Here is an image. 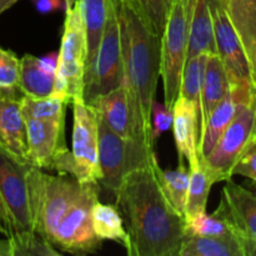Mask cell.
I'll return each instance as SVG.
<instances>
[{"mask_svg":"<svg viewBox=\"0 0 256 256\" xmlns=\"http://www.w3.org/2000/svg\"><path fill=\"white\" fill-rule=\"evenodd\" d=\"M186 235L232 238V239L238 240L229 220L219 209L215 210L212 214H206L205 212L192 219H186Z\"/></svg>","mask_w":256,"mask_h":256,"instance_id":"29","label":"cell"},{"mask_svg":"<svg viewBox=\"0 0 256 256\" xmlns=\"http://www.w3.org/2000/svg\"><path fill=\"white\" fill-rule=\"evenodd\" d=\"M120 29L122 84L135 138L154 145L152 108L160 76V34L134 0H112Z\"/></svg>","mask_w":256,"mask_h":256,"instance_id":"2","label":"cell"},{"mask_svg":"<svg viewBox=\"0 0 256 256\" xmlns=\"http://www.w3.org/2000/svg\"><path fill=\"white\" fill-rule=\"evenodd\" d=\"M20 59L12 52L0 46V88L2 89H19Z\"/></svg>","mask_w":256,"mask_h":256,"instance_id":"32","label":"cell"},{"mask_svg":"<svg viewBox=\"0 0 256 256\" xmlns=\"http://www.w3.org/2000/svg\"><path fill=\"white\" fill-rule=\"evenodd\" d=\"M54 76L40 68L38 58L25 54L20 59L19 88L22 95L32 98H49L54 89Z\"/></svg>","mask_w":256,"mask_h":256,"instance_id":"24","label":"cell"},{"mask_svg":"<svg viewBox=\"0 0 256 256\" xmlns=\"http://www.w3.org/2000/svg\"><path fill=\"white\" fill-rule=\"evenodd\" d=\"M234 175L248 178L256 185V145L250 148L244 155L239 159V162L235 164L234 169L232 172Z\"/></svg>","mask_w":256,"mask_h":256,"instance_id":"35","label":"cell"},{"mask_svg":"<svg viewBox=\"0 0 256 256\" xmlns=\"http://www.w3.org/2000/svg\"><path fill=\"white\" fill-rule=\"evenodd\" d=\"M99 200V184L82 182V192L56 228L54 245L59 252L74 255L96 252L102 240L92 226V206Z\"/></svg>","mask_w":256,"mask_h":256,"instance_id":"8","label":"cell"},{"mask_svg":"<svg viewBox=\"0 0 256 256\" xmlns=\"http://www.w3.org/2000/svg\"><path fill=\"white\" fill-rule=\"evenodd\" d=\"M28 159L39 169L72 175V152L65 142V120L25 119Z\"/></svg>","mask_w":256,"mask_h":256,"instance_id":"11","label":"cell"},{"mask_svg":"<svg viewBox=\"0 0 256 256\" xmlns=\"http://www.w3.org/2000/svg\"><path fill=\"white\" fill-rule=\"evenodd\" d=\"M210 8L216 55L226 72L230 86L245 90L254 89L244 49L228 14L226 0H212Z\"/></svg>","mask_w":256,"mask_h":256,"instance_id":"13","label":"cell"},{"mask_svg":"<svg viewBox=\"0 0 256 256\" xmlns=\"http://www.w3.org/2000/svg\"><path fill=\"white\" fill-rule=\"evenodd\" d=\"M209 54H202L192 56L186 59L182 69V84H180L179 96L185 98L189 102L194 104L199 112V125L200 116H202V80H204L205 66H206V60ZM200 142V140H199ZM200 148V145H199ZM200 150V149H199Z\"/></svg>","mask_w":256,"mask_h":256,"instance_id":"28","label":"cell"},{"mask_svg":"<svg viewBox=\"0 0 256 256\" xmlns=\"http://www.w3.org/2000/svg\"><path fill=\"white\" fill-rule=\"evenodd\" d=\"M226 10L245 56H250L256 52V0H226Z\"/></svg>","mask_w":256,"mask_h":256,"instance_id":"23","label":"cell"},{"mask_svg":"<svg viewBox=\"0 0 256 256\" xmlns=\"http://www.w3.org/2000/svg\"><path fill=\"white\" fill-rule=\"evenodd\" d=\"M154 170L156 172L162 189L172 206L185 214L188 200V190L190 184V169L185 165L184 160H180L179 166L175 170H162L159 162H154ZM185 216V215H184Z\"/></svg>","mask_w":256,"mask_h":256,"instance_id":"25","label":"cell"},{"mask_svg":"<svg viewBox=\"0 0 256 256\" xmlns=\"http://www.w3.org/2000/svg\"><path fill=\"white\" fill-rule=\"evenodd\" d=\"M92 226L96 236L102 240H112L125 248L128 255L132 256V240L125 230L124 220L119 209L98 200L92 206Z\"/></svg>","mask_w":256,"mask_h":256,"instance_id":"22","label":"cell"},{"mask_svg":"<svg viewBox=\"0 0 256 256\" xmlns=\"http://www.w3.org/2000/svg\"><path fill=\"white\" fill-rule=\"evenodd\" d=\"M72 105V178L80 182L99 184V116L84 99Z\"/></svg>","mask_w":256,"mask_h":256,"instance_id":"10","label":"cell"},{"mask_svg":"<svg viewBox=\"0 0 256 256\" xmlns=\"http://www.w3.org/2000/svg\"><path fill=\"white\" fill-rule=\"evenodd\" d=\"M8 239L12 245V256H60L52 242L35 232H15Z\"/></svg>","mask_w":256,"mask_h":256,"instance_id":"31","label":"cell"},{"mask_svg":"<svg viewBox=\"0 0 256 256\" xmlns=\"http://www.w3.org/2000/svg\"><path fill=\"white\" fill-rule=\"evenodd\" d=\"M256 94V89H236L230 86L226 96L214 108L212 114L209 115L202 132V142H200V160L204 159L212 150L218 140L225 132L228 125L232 122L238 110L242 105L252 102Z\"/></svg>","mask_w":256,"mask_h":256,"instance_id":"17","label":"cell"},{"mask_svg":"<svg viewBox=\"0 0 256 256\" xmlns=\"http://www.w3.org/2000/svg\"><path fill=\"white\" fill-rule=\"evenodd\" d=\"M69 102L59 98H32L22 95L20 108L24 119L65 120Z\"/></svg>","mask_w":256,"mask_h":256,"instance_id":"30","label":"cell"},{"mask_svg":"<svg viewBox=\"0 0 256 256\" xmlns=\"http://www.w3.org/2000/svg\"><path fill=\"white\" fill-rule=\"evenodd\" d=\"M162 2H164L165 6H166V8H168V10H169V8H170V5H172V0H162Z\"/></svg>","mask_w":256,"mask_h":256,"instance_id":"43","label":"cell"},{"mask_svg":"<svg viewBox=\"0 0 256 256\" xmlns=\"http://www.w3.org/2000/svg\"><path fill=\"white\" fill-rule=\"evenodd\" d=\"M106 2V20L98 49L94 70L89 82L84 85L85 102H89L92 98L105 94L122 84L120 29L114 5L112 0Z\"/></svg>","mask_w":256,"mask_h":256,"instance_id":"12","label":"cell"},{"mask_svg":"<svg viewBox=\"0 0 256 256\" xmlns=\"http://www.w3.org/2000/svg\"><path fill=\"white\" fill-rule=\"evenodd\" d=\"M172 132L180 160L192 168L200 162L199 112L192 102L178 96L172 104Z\"/></svg>","mask_w":256,"mask_h":256,"instance_id":"15","label":"cell"},{"mask_svg":"<svg viewBox=\"0 0 256 256\" xmlns=\"http://www.w3.org/2000/svg\"><path fill=\"white\" fill-rule=\"evenodd\" d=\"M29 160L0 145V192L9 210L15 232H34Z\"/></svg>","mask_w":256,"mask_h":256,"instance_id":"9","label":"cell"},{"mask_svg":"<svg viewBox=\"0 0 256 256\" xmlns=\"http://www.w3.org/2000/svg\"><path fill=\"white\" fill-rule=\"evenodd\" d=\"M19 92V89L0 88V145L12 154L29 160Z\"/></svg>","mask_w":256,"mask_h":256,"instance_id":"16","label":"cell"},{"mask_svg":"<svg viewBox=\"0 0 256 256\" xmlns=\"http://www.w3.org/2000/svg\"><path fill=\"white\" fill-rule=\"evenodd\" d=\"M16 2H19V0H0V15L6 12L8 9H10Z\"/></svg>","mask_w":256,"mask_h":256,"instance_id":"41","label":"cell"},{"mask_svg":"<svg viewBox=\"0 0 256 256\" xmlns=\"http://www.w3.org/2000/svg\"><path fill=\"white\" fill-rule=\"evenodd\" d=\"M154 162L124 178L115 192L118 209L126 222L132 256H179L186 219L162 192Z\"/></svg>","mask_w":256,"mask_h":256,"instance_id":"1","label":"cell"},{"mask_svg":"<svg viewBox=\"0 0 256 256\" xmlns=\"http://www.w3.org/2000/svg\"><path fill=\"white\" fill-rule=\"evenodd\" d=\"M162 36L168 18V8L162 0H134Z\"/></svg>","mask_w":256,"mask_h":256,"instance_id":"33","label":"cell"},{"mask_svg":"<svg viewBox=\"0 0 256 256\" xmlns=\"http://www.w3.org/2000/svg\"><path fill=\"white\" fill-rule=\"evenodd\" d=\"M210 2L212 0H194L186 59L202 52L216 54Z\"/></svg>","mask_w":256,"mask_h":256,"instance_id":"21","label":"cell"},{"mask_svg":"<svg viewBox=\"0 0 256 256\" xmlns=\"http://www.w3.org/2000/svg\"><path fill=\"white\" fill-rule=\"evenodd\" d=\"M76 4L79 6L82 24L85 28V35H86L88 55L86 66H85V85L92 78L94 70L98 49L106 20L108 2L106 0H76Z\"/></svg>","mask_w":256,"mask_h":256,"instance_id":"20","label":"cell"},{"mask_svg":"<svg viewBox=\"0 0 256 256\" xmlns=\"http://www.w3.org/2000/svg\"><path fill=\"white\" fill-rule=\"evenodd\" d=\"M194 0H172L160 38V76L168 108L179 96L182 69L188 58Z\"/></svg>","mask_w":256,"mask_h":256,"instance_id":"4","label":"cell"},{"mask_svg":"<svg viewBox=\"0 0 256 256\" xmlns=\"http://www.w3.org/2000/svg\"><path fill=\"white\" fill-rule=\"evenodd\" d=\"M0 234L6 238H12L14 235L12 218H10L9 210H8L4 199L2 196V192H0Z\"/></svg>","mask_w":256,"mask_h":256,"instance_id":"36","label":"cell"},{"mask_svg":"<svg viewBox=\"0 0 256 256\" xmlns=\"http://www.w3.org/2000/svg\"><path fill=\"white\" fill-rule=\"evenodd\" d=\"M256 145V94L242 105L212 152L202 159L215 182L232 179V169L240 158Z\"/></svg>","mask_w":256,"mask_h":256,"instance_id":"7","label":"cell"},{"mask_svg":"<svg viewBox=\"0 0 256 256\" xmlns=\"http://www.w3.org/2000/svg\"><path fill=\"white\" fill-rule=\"evenodd\" d=\"M179 256H244V252L232 238L186 235Z\"/></svg>","mask_w":256,"mask_h":256,"instance_id":"26","label":"cell"},{"mask_svg":"<svg viewBox=\"0 0 256 256\" xmlns=\"http://www.w3.org/2000/svg\"><path fill=\"white\" fill-rule=\"evenodd\" d=\"M32 4L40 14H50L65 8L64 0H32Z\"/></svg>","mask_w":256,"mask_h":256,"instance_id":"37","label":"cell"},{"mask_svg":"<svg viewBox=\"0 0 256 256\" xmlns=\"http://www.w3.org/2000/svg\"><path fill=\"white\" fill-rule=\"evenodd\" d=\"M99 116V115H98ZM156 159L154 145L132 138H122L99 118V185L115 195L128 174L152 165Z\"/></svg>","mask_w":256,"mask_h":256,"instance_id":"5","label":"cell"},{"mask_svg":"<svg viewBox=\"0 0 256 256\" xmlns=\"http://www.w3.org/2000/svg\"><path fill=\"white\" fill-rule=\"evenodd\" d=\"M30 186L34 232L52 244L58 225L79 196L82 182L68 175L52 176L32 166Z\"/></svg>","mask_w":256,"mask_h":256,"instance_id":"3","label":"cell"},{"mask_svg":"<svg viewBox=\"0 0 256 256\" xmlns=\"http://www.w3.org/2000/svg\"><path fill=\"white\" fill-rule=\"evenodd\" d=\"M172 125V110L168 108L165 104L154 100L152 108V139L155 140L169 130Z\"/></svg>","mask_w":256,"mask_h":256,"instance_id":"34","label":"cell"},{"mask_svg":"<svg viewBox=\"0 0 256 256\" xmlns=\"http://www.w3.org/2000/svg\"><path fill=\"white\" fill-rule=\"evenodd\" d=\"M0 256H12V245L9 239H0Z\"/></svg>","mask_w":256,"mask_h":256,"instance_id":"40","label":"cell"},{"mask_svg":"<svg viewBox=\"0 0 256 256\" xmlns=\"http://www.w3.org/2000/svg\"><path fill=\"white\" fill-rule=\"evenodd\" d=\"M218 209L229 220L244 256H256V192L228 180Z\"/></svg>","mask_w":256,"mask_h":256,"instance_id":"14","label":"cell"},{"mask_svg":"<svg viewBox=\"0 0 256 256\" xmlns=\"http://www.w3.org/2000/svg\"><path fill=\"white\" fill-rule=\"evenodd\" d=\"M248 64H249V70H250V78H252V82L256 89V52L252 54L250 56L246 58Z\"/></svg>","mask_w":256,"mask_h":256,"instance_id":"39","label":"cell"},{"mask_svg":"<svg viewBox=\"0 0 256 256\" xmlns=\"http://www.w3.org/2000/svg\"><path fill=\"white\" fill-rule=\"evenodd\" d=\"M76 4V0H64V5H65V12H70L72 8L75 6Z\"/></svg>","mask_w":256,"mask_h":256,"instance_id":"42","label":"cell"},{"mask_svg":"<svg viewBox=\"0 0 256 256\" xmlns=\"http://www.w3.org/2000/svg\"><path fill=\"white\" fill-rule=\"evenodd\" d=\"M38 62H39L40 68L44 72L55 75L58 65V52H50V54L45 55V56L38 58Z\"/></svg>","mask_w":256,"mask_h":256,"instance_id":"38","label":"cell"},{"mask_svg":"<svg viewBox=\"0 0 256 256\" xmlns=\"http://www.w3.org/2000/svg\"><path fill=\"white\" fill-rule=\"evenodd\" d=\"M96 112L100 119L114 132L122 138H135L134 122L130 109L129 96L124 84L105 94L98 95L86 102ZM139 140V139H138Z\"/></svg>","mask_w":256,"mask_h":256,"instance_id":"18","label":"cell"},{"mask_svg":"<svg viewBox=\"0 0 256 256\" xmlns=\"http://www.w3.org/2000/svg\"><path fill=\"white\" fill-rule=\"evenodd\" d=\"M86 55L85 28L79 6L75 4L70 12H66L64 22L62 44L58 52L52 98L66 100L68 102L75 99H84Z\"/></svg>","mask_w":256,"mask_h":256,"instance_id":"6","label":"cell"},{"mask_svg":"<svg viewBox=\"0 0 256 256\" xmlns=\"http://www.w3.org/2000/svg\"><path fill=\"white\" fill-rule=\"evenodd\" d=\"M230 89L226 72L216 54H209L205 66L202 89V116L199 125V140L202 142L205 124L214 108L226 96ZM200 149V148H199Z\"/></svg>","mask_w":256,"mask_h":256,"instance_id":"19","label":"cell"},{"mask_svg":"<svg viewBox=\"0 0 256 256\" xmlns=\"http://www.w3.org/2000/svg\"><path fill=\"white\" fill-rule=\"evenodd\" d=\"M190 169V184L188 190L186 208H185V219H192L202 212H206L208 199L210 190L215 184L214 179L208 172L204 162L200 160L195 166Z\"/></svg>","mask_w":256,"mask_h":256,"instance_id":"27","label":"cell"}]
</instances>
